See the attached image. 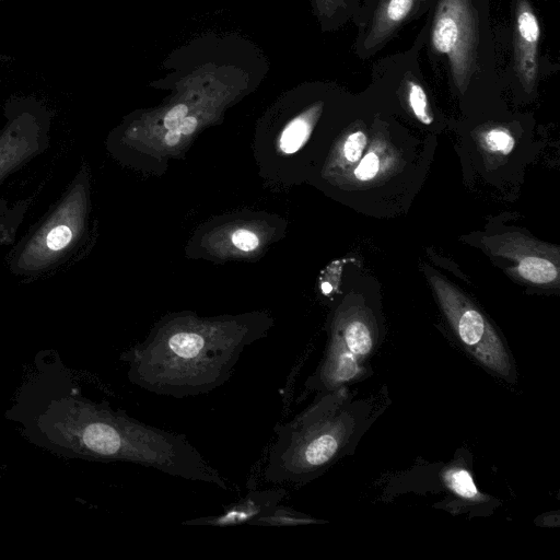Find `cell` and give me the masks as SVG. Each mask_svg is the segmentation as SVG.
<instances>
[{
	"instance_id": "1",
	"label": "cell",
	"mask_w": 560,
	"mask_h": 560,
	"mask_svg": "<svg viewBox=\"0 0 560 560\" xmlns=\"http://www.w3.org/2000/svg\"><path fill=\"white\" fill-rule=\"evenodd\" d=\"M256 336L232 327L177 326L120 354L127 378L150 393L184 398L208 394L232 376Z\"/></svg>"
},
{
	"instance_id": "2",
	"label": "cell",
	"mask_w": 560,
	"mask_h": 560,
	"mask_svg": "<svg viewBox=\"0 0 560 560\" xmlns=\"http://www.w3.org/2000/svg\"><path fill=\"white\" fill-rule=\"evenodd\" d=\"M363 423L346 386L318 393L288 422L275 427L264 478L273 485H304L323 475L349 448Z\"/></svg>"
},
{
	"instance_id": "3",
	"label": "cell",
	"mask_w": 560,
	"mask_h": 560,
	"mask_svg": "<svg viewBox=\"0 0 560 560\" xmlns=\"http://www.w3.org/2000/svg\"><path fill=\"white\" fill-rule=\"evenodd\" d=\"M377 341L372 315L354 303L337 319L324 358L305 383L306 389L328 392L366 377V362Z\"/></svg>"
},
{
	"instance_id": "4",
	"label": "cell",
	"mask_w": 560,
	"mask_h": 560,
	"mask_svg": "<svg viewBox=\"0 0 560 560\" xmlns=\"http://www.w3.org/2000/svg\"><path fill=\"white\" fill-rule=\"evenodd\" d=\"M438 302L463 347L492 373L511 380L513 364L502 339L483 313L440 275H429Z\"/></svg>"
},
{
	"instance_id": "5",
	"label": "cell",
	"mask_w": 560,
	"mask_h": 560,
	"mask_svg": "<svg viewBox=\"0 0 560 560\" xmlns=\"http://www.w3.org/2000/svg\"><path fill=\"white\" fill-rule=\"evenodd\" d=\"M433 48L446 55L457 88L465 89L476 60L477 34L469 0H441L431 33Z\"/></svg>"
},
{
	"instance_id": "6",
	"label": "cell",
	"mask_w": 560,
	"mask_h": 560,
	"mask_svg": "<svg viewBox=\"0 0 560 560\" xmlns=\"http://www.w3.org/2000/svg\"><path fill=\"white\" fill-rule=\"evenodd\" d=\"M493 252L513 262L512 270L524 281L537 285L557 284L558 257L549 248L517 234L504 235L492 241Z\"/></svg>"
},
{
	"instance_id": "7",
	"label": "cell",
	"mask_w": 560,
	"mask_h": 560,
	"mask_svg": "<svg viewBox=\"0 0 560 560\" xmlns=\"http://www.w3.org/2000/svg\"><path fill=\"white\" fill-rule=\"evenodd\" d=\"M284 495L285 490L282 488L249 491L243 499L215 516H202L183 524L215 527L254 525L257 520L280 504Z\"/></svg>"
},
{
	"instance_id": "8",
	"label": "cell",
	"mask_w": 560,
	"mask_h": 560,
	"mask_svg": "<svg viewBox=\"0 0 560 560\" xmlns=\"http://www.w3.org/2000/svg\"><path fill=\"white\" fill-rule=\"evenodd\" d=\"M540 37L538 20L522 1L517 9L515 27V65L524 85L532 88L537 77V48Z\"/></svg>"
},
{
	"instance_id": "9",
	"label": "cell",
	"mask_w": 560,
	"mask_h": 560,
	"mask_svg": "<svg viewBox=\"0 0 560 560\" xmlns=\"http://www.w3.org/2000/svg\"><path fill=\"white\" fill-rule=\"evenodd\" d=\"M416 0H383L378 5L365 45L375 46L389 36L408 16Z\"/></svg>"
},
{
	"instance_id": "10",
	"label": "cell",
	"mask_w": 560,
	"mask_h": 560,
	"mask_svg": "<svg viewBox=\"0 0 560 560\" xmlns=\"http://www.w3.org/2000/svg\"><path fill=\"white\" fill-rule=\"evenodd\" d=\"M446 487L459 499L480 503L483 495L478 491L470 472L462 466H450L442 474Z\"/></svg>"
},
{
	"instance_id": "11",
	"label": "cell",
	"mask_w": 560,
	"mask_h": 560,
	"mask_svg": "<svg viewBox=\"0 0 560 560\" xmlns=\"http://www.w3.org/2000/svg\"><path fill=\"white\" fill-rule=\"evenodd\" d=\"M318 520L304 515L289 506L278 504L265 516L255 522L259 526H295L318 523Z\"/></svg>"
},
{
	"instance_id": "12",
	"label": "cell",
	"mask_w": 560,
	"mask_h": 560,
	"mask_svg": "<svg viewBox=\"0 0 560 560\" xmlns=\"http://www.w3.org/2000/svg\"><path fill=\"white\" fill-rule=\"evenodd\" d=\"M308 133L310 126L304 119L298 118L293 120L282 132L280 139L281 150L284 153H294L305 142Z\"/></svg>"
},
{
	"instance_id": "13",
	"label": "cell",
	"mask_w": 560,
	"mask_h": 560,
	"mask_svg": "<svg viewBox=\"0 0 560 560\" xmlns=\"http://www.w3.org/2000/svg\"><path fill=\"white\" fill-rule=\"evenodd\" d=\"M407 89L408 102L413 115L420 122L424 125L432 124L433 116L431 114L428 96L423 88L413 81H408Z\"/></svg>"
},
{
	"instance_id": "14",
	"label": "cell",
	"mask_w": 560,
	"mask_h": 560,
	"mask_svg": "<svg viewBox=\"0 0 560 560\" xmlns=\"http://www.w3.org/2000/svg\"><path fill=\"white\" fill-rule=\"evenodd\" d=\"M483 147L491 152L509 154L515 144L513 136L503 128H492L482 137Z\"/></svg>"
},
{
	"instance_id": "15",
	"label": "cell",
	"mask_w": 560,
	"mask_h": 560,
	"mask_svg": "<svg viewBox=\"0 0 560 560\" xmlns=\"http://www.w3.org/2000/svg\"><path fill=\"white\" fill-rule=\"evenodd\" d=\"M72 237V229L58 222L47 231L44 238L45 247L50 253L59 252L70 244Z\"/></svg>"
},
{
	"instance_id": "16",
	"label": "cell",
	"mask_w": 560,
	"mask_h": 560,
	"mask_svg": "<svg viewBox=\"0 0 560 560\" xmlns=\"http://www.w3.org/2000/svg\"><path fill=\"white\" fill-rule=\"evenodd\" d=\"M366 145V136L364 132L358 130L348 136L343 144V155L350 163H355L360 160L362 152Z\"/></svg>"
},
{
	"instance_id": "17",
	"label": "cell",
	"mask_w": 560,
	"mask_h": 560,
	"mask_svg": "<svg viewBox=\"0 0 560 560\" xmlns=\"http://www.w3.org/2000/svg\"><path fill=\"white\" fill-rule=\"evenodd\" d=\"M20 148L21 144L14 142L11 137L2 139L0 142V173L19 160L22 154Z\"/></svg>"
},
{
	"instance_id": "18",
	"label": "cell",
	"mask_w": 560,
	"mask_h": 560,
	"mask_svg": "<svg viewBox=\"0 0 560 560\" xmlns=\"http://www.w3.org/2000/svg\"><path fill=\"white\" fill-rule=\"evenodd\" d=\"M380 170V160L376 153H368L354 171L358 179L370 180L374 178Z\"/></svg>"
},
{
	"instance_id": "19",
	"label": "cell",
	"mask_w": 560,
	"mask_h": 560,
	"mask_svg": "<svg viewBox=\"0 0 560 560\" xmlns=\"http://www.w3.org/2000/svg\"><path fill=\"white\" fill-rule=\"evenodd\" d=\"M233 244L244 252H249L255 249L258 244V237L250 231L247 230H237L232 235Z\"/></svg>"
},
{
	"instance_id": "20",
	"label": "cell",
	"mask_w": 560,
	"mask_h": 560,
	"mask_svg": "<svg viewBox=\"0 0 560 560\" xmlns=\"http://www.w3.org/2000/svg\"><path fill=\"white\" fill-rule=\"evenodd\" d=\"M188 108L184 104L174 106L164 117V126L171 130L176 129L180 121L186 117Z\"/></svg>"
},
{
	"instance_id": "21",
	"label": "cell",
	"mask_w": 560,
	"mask_h": 560,
	"mask_svg": "<svg viewBox=\"0 0 560 560\" xmlns=\"http://www.w3.org/2000/svg\"><path fill=\"white\" fill-rule=\"evenodd\" d=\"M197 127V119L195 117H185L177 129L182 135H190Z\"/></svg>"
},
{
	"instance_id": "22",
	"label": "cell",
	"mask_w": 560,
	"mask_h": 560,
	"mask_svg": "<svg viewBox=\"0 0 560 560\" xmlns=\"http://www.w3.org/2000/svg\"><path fill=\"white\" fill-rule=\"evenodd\" d=\"M180 136H182V133L179 132V130L177 128L168 130L167 133L165 135L166 144L167 145L177 144L180 139Z\"/></svg>"
},
{
	"instance_id": "23",
	"label": "cell",
	"mask_w": 560,
	"mask_h": 560,
	"mask_svg": "<svg viewBox=\"0 0 560 560\" xmlns=\"http://www.w3.org/2000/svg\"><path fill=\"white\" fill-rule=\"evenodd\" d=\"M322 291L325 294H328L331 291V285L327 282L322 284Z\"/></svg>"
},
{
	"instance_id": "24",
	"label": "cell",
	"mask_w": 560,
	"mask_h": 560,
	"mask_svg": "<svg viewBox=\"0 0 560 560\" xmlns=\"http://www.w3.org/2000/svg\"><path fill=\"white\" fill-rule=\"evenodd\" d=\"M3 1V0H0V2Z\"/></svg>"
}]
</instances>
